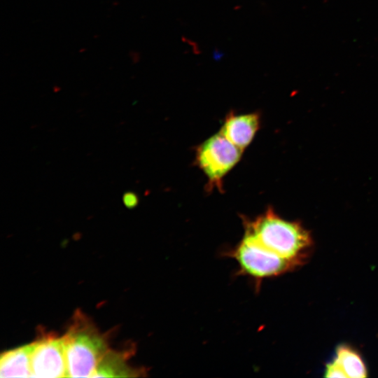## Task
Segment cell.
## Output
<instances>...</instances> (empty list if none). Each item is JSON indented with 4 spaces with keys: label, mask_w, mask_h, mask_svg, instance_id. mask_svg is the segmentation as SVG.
I'll return each mask as SVG.
<instances>
[{
    "label": "cell",
    "mask_w": 378,
    "mask_h": 378,
    "mask_svg": "<svg viewBox=\"0 0 378 378\" xmlns=\"http://www.w3.org/2000/svg\"><path fill=\"white\" fill-rule=\"evenodd\" d=\"M244 227V234L263 248L300 265L313 245L310 232L300 222L286 220L272 209L253 220H246Z\"/></svg>",
    "instance_id": "cell-1"
},
{
    "label": "cell",
    "mask_w": 378,
    "mask_h": 378,
    "mask_svg": "<svg viewBox=\"0 0 378 378\" xmlns=\"http://www.w3.org/2000/svg\"><path fill=\"white\" fill-rule=\"evenodd\" d=\"M63 337L67 377H92L109 350L106 335L101 333L87 316L77 311Z\"/></svg>",
    "instance_id": "cell-2"
},
{
    "label": "cell",
    "mask_w": 378,
    "mask_h": 378,
    "mask_svg": "<svg viewBox=\"0 0 378 378\" xmlns=\"http://www.w3.org/2000/svg\"><path fill=\"white\" fill-rule=\"evenodd\" d=\"M225 255L237 261L239 274L252 278L255 281L256 288H259L263 279L280 275L300 266L294 261L269 252L246 234Z\"/></svg>",
    "instance_id": "cell-3"
},
{
    "label": "cell",
    "mask_w": 378,
    "mask_h": 378,
    "mask_svg": "<svg viewBox=\"0 0 378 378\" xmlns=\"http://www.w3.org/2000/svg\"><path fill=\"white\" fill-rule=\"evenodd\" d=\"M241 149L220 132L199 148L197 160L202 171L213 182H218L239 161Z\"/></svg>",
    "instance_id": "cell-4"
},
{
    "label": "cell",
    "mask_w": 378,
    "mask_h": 378,
    "mask_svg": "<svg viewBox=\"0 0 378 378\" xmlns=\"http://www.w3.org/2000/svg\"><path fill=\"white\" fill-rule=\"evenodd\" d=\"M31 377H67L63 336L43 333L32 342Z\"/></svg>",
    "instance_id": "cell-5"
},
{
    "label": "cell",
    "mask_w": 378,
    "mask_h": 378,
    "mask_svg": "<svg viewBox=\"0 0 378 378\" xmlns=\"http://www.w3.org/2000/svg\"><path fill=\"white\" fill-rule=\"evenodd\" d=\"M259 126L256 113L230 115L225 120L221 132L241 150L251 141Z\"/></svg>",
    "instance_id": "cell-6"
},
{
    "label": "cell",
    "mask_w": 378,
    "mask_h": 378,
    "mask_svg": "<svg viewBox=\"0 0 378 378\" xmlns=\"http://www.w3.org/2000/svg\"><path fill=\"white\" fill-rule=\"evenodd\" d=\"M32 343L4 351L0 358L1 377H31Z\"/></svg>",
    "instance_id": "cell-7"
},
{
    "label": "cell",
    "mask_w": 378,
    "mask_h": 378,
    "mask_svg": "<svg viewBox=\"0 0 378 378\" xmlns=\"http://www.w3.org/2000/svg\"><path fill=\"white\" fill-rule=\"evenodd\" d=\"M128 354L108 350L99 363L92 377H134L141 375L139 369L127 364Z\"/></svg>",
    "instance_id": "cell-8"
},
{
    "label": "cell",
    "mask_w": 378,
    "mask_h": 378,
    "mask_svg": "<svg viewBox=\"0 0 378 378\" xmlns=\"http://www.w3.org/2000/svg\"><path fill=\"white\" fill-rule=\"evenodd\" d=\"M335 360L342 368L347 377L363 378L368 376L365 365L359 354L346 345L337 348Z\"/></svg>",
    "instance_id": "cell-9"
},
{
    "label": "cell",
    "mask_w": 378,
    "mask_h": 378,
    "mask_svg": "<svg viewBox=\"0 0 378 378\" xmlns=\"http://www.w3.org/2000/svg\"><path fill=\"white\" fill-rule=\"evenodd\" d=\"M324 376L326 377H330V378L332 377L346 378L347 377L346 373L344 372L342 368L340 366V365L336 362L335 360H334L332 363H330L326 365Z\"/></svg>",
    "instance_id": "cell-10"
},
{
    "label": "cell",
    "mask_w": 378,
    "mask_h": 378,
    "mask_svg": "<svg viewBox=\"0 0 378 378\" xmlns=\"http://www.w3.org/2000/svg\"><path fill=\"white\" fill-rule=\"evenodd\" d=\"M123 201L125 204L129 208L134 207L137 203V198L135 195L133 193H127L124 195Z\"/></svg>",
    "instance_id": "cell-11"
}]
</instances>
